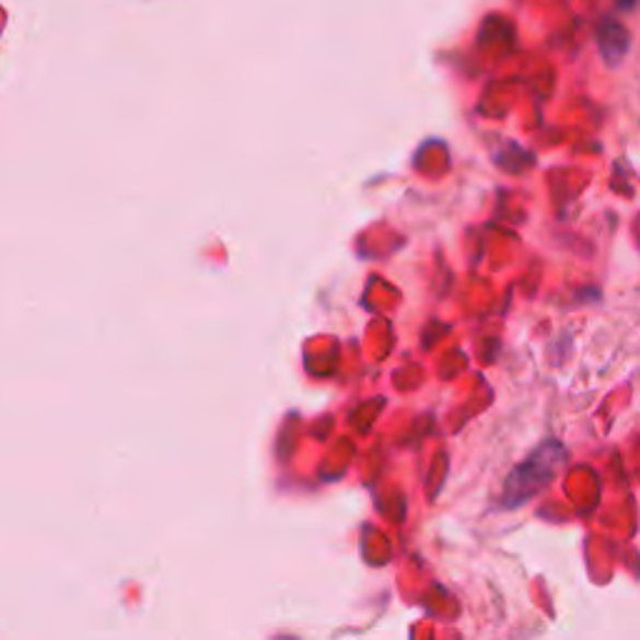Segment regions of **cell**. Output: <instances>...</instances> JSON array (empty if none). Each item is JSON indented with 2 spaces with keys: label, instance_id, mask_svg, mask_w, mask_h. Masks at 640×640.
I'll use <instances>...</instances> for the list:
<instances>
[{
  "label": "cell",
  "instance_id": "cell-1",
  "mask_svg": "<svg viewBox=\"0 0 640 640\" xmlns=\"http://www.w3.org/2000/svg\"><path fill=\"white\" fill-rule=\"evenodd\" d=\"M566 463V451L558 443H546L543 449L531 455L528 461L511 470V476L505 480V490L501 496L503 508H521L528 503L531 498H536L550 480L556 478V473Z\"/></svg>",
  "mask_w": 640,
  "mask_h": 640
}]
</instances>
